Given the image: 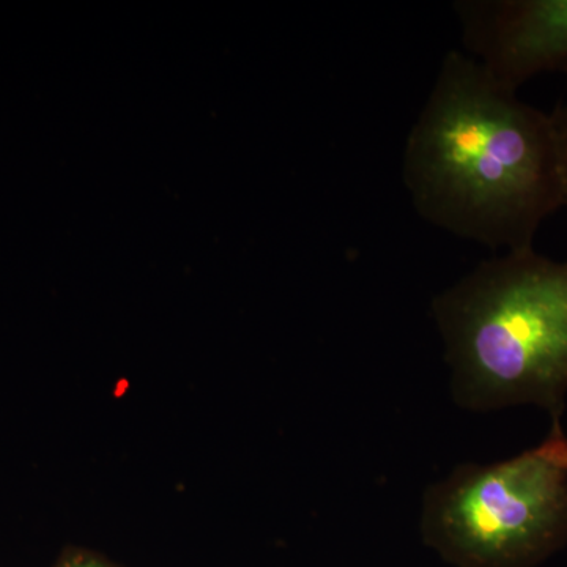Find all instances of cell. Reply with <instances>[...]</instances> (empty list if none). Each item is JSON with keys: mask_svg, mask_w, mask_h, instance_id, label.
<instances>
[{"mask_svg": "<svg viewBox=\"0 0 567 567\" xmlns=\"http://www.w3.org/2000/svg\"><path fill=\"white\" fill-rule=\"evenodd\" d=\"M402 177L425 221L495 251L533 248L563 208L550 114L461 51L443 59L410 130Z\"/></svg>", "mask_w": 567, "mask_h": 567, "instance_id": "obj_1", "label": "cell"}, {"mask_svg": "<svg viewBox=\"0 0 567 567\" xmlns=\"http://www.w3.org/2000/svg\"><path fill=\"white\" fill-rule=\"evenodd\" d=\"M454 402L470 412L532 405L561 424L567 399V262L535 248L484 260L436 295Z\"/></svg>", "mask_w": 567, "mask_h": 567, "instance_id": "obj_2", "label": "cell"}, {"mask_svg": "<svg viewBox=\"0 0 567 567\" xmlns=\"http://www.w3.org/2000/svg\"><path fill=\"white\" fill-rule=\"evenodd\" d=\"M425 543L462 567H527L567 540V435L495 464H464L424 495Z\"/></svg>", "mask_w": 567, "mask_h": 567, "instance_id": "obj_3", "label": "cell"}, {"mask_svg": "<svg viewBox=\"0 0 567 567\" xmlns=\"http://www.w3.org/2000/svg\"><path fill=\"white\" fill-rule=\"evenodd\" d=\"M470 58L507 89L539 74H567V0H458Z\"/></svg>", "mask_w": 567, "mask_h": 567, "instance_id": "obj_4", "label": "cell"}, {"mask_svg": "<svg viewBox=\"0 0 567 567\" xmlns=\"http://www.w3.org/2000/svg\"><path fill=\"white\" fill-rule=\"evenodd\" d=\"M557 137L559 178H561L563 208H567V102L550 112Z\"/></svg>", "mask_w": 567, "mask_h": 567, "instance_id": "obj_5", "label": "cell"}, {"mask_svg": "<svg viewBox=\"0 0 567 567\" xmlns=\"http://www.w3.org/2000/svg\"><path fill=\"white\" fill-rule=\"evenodd\" d=\"M62 567H106L103 563L96 561V559L92 558H76L71 559L70 563L63 565Z\"/></svg>", "mask_w": 567, "mask_h": 567, "instance_id": "obj_6", "label": "cell"}]
</instances>
